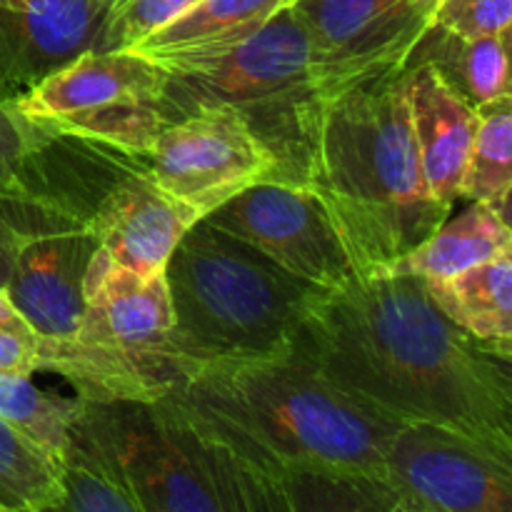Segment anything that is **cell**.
Listing matches in <instances>:
<instances>
[{"mask_svg": "<svg viewBox=\"0 0 512 512\" xmlns=\"http://www.w3.org/2000/svg\"><path fill=\"white\" fill-rule=\"evenodd\" d=\"M290 348L393 423L440 425L512 453V350L460 330L423 278L368 270L325 290Z\"/></svg>", "mask_w": 512, "mask_h": 512, "instance_id": "1", "label": "cell"}, {"mask_svg": "<svg viewBox=\"0 0 512 512\" xmlns=\"http://www.w3.org/2000/svg\"><path fill=\"white\" fill-rule=\"evenodd\" d=\"M163 403L203 438L270 473L355 470L383 478L393 420L323 378L293 348L183 370Z\"/></svg>", "mask_w": 512, "mask_h": 512, "instance_id": "2", "label": "cell"}, {"mask_svg": "<svg viewBox=\"0 0 512 512\" xmlns=\"http://www.w3.org/2000/svg\"><path fill=\"white\" fill-rule=\"evenodd\" d=\"M310 188L360 273L400 260L448 220L420 168L405 70L325 103Z\"/></svg>", "mask_w": 512, "mask_h": 512, "instance_id": "3", "label": "cell"}, {"mask_svg": "<svg viewBox=\"0 0 512 512\" xmlns=\"http://www.w3.org/2000/svg\"><path fill=\"white\" fill-rule=\"evenodd\" d=\"M165 285L180 375L213 360L285 353L325 293L205 218L168 258Z\"/></svg>", "mask_w": 512, "mask_h": 512, "instance_id": "4", "label": "cell"}, {"mask_svg": "<svg viewBox=\"0 0 512 512\" xmlns=\"http://www.w3.org/2000/svg\"><path fill=\"white\" fill-rule=\"evenodd\" d=\"M165 80L160 120L228 108L275 160V180L310 188L325 100L310 70V45L288 3L243 43L215 55L155 63Z\"/></svg>", "mask_w": 512, "mask_h": 512, "instance_id": "5", "label": "cell"}, {"mask_svg": "<svg viewBox=\"0 0 512 512\" xmlns=\"http://www.w3.org/2000/svg\"><path fill=\"white\" fill-rule=\"evenodd\" d=\"M40 370L60 375L88 403L163 400L180 380L165 273L138 275L98 248L78 328L40 348Z\"/></svg>", "mask_w": 512, "mask_h": 512, "instance_id": "6", "label": "cell"}, {"mask_svg": "<svg viewBox=\"0 0 512 512\" xmlns=\"http://www.w3.org/2000/svg\"><path fill=\"white\" fill-rule=\"evenodd\" d=\"M90 208L53 188L0 203L3 290L38 330L43 345L68 340L83 315L85 275L100 248Z\"/></svg>", "mask_w": 512, "mask_h": 512, "instance_id": "7", "label": "cell"}, {"mask_svg": "<svg viewBox=\"0 0 512 512\" xmlns=\"http://www.w3.org/2000/svg\"><path fill=\"white\" fill-rule=\"evenodd\" d=\"M165 73L135 50H85L45 75L15 103L63 138L140 163L163 128L158 98Z\"/></svg>", "mask_w": 512, "mask_h": 512, "instance_id": "8", "label": "cell"}, {"mask_svg": "<svg viewBox=\"0 0 512 512\" xmlns=\"http://www.w3.org/2000/svg\"><path fill=\"white\" fill-rule=\"evenodd\" d=\"M73 435L143 512H223L193 430L163 400H80Z\"/></svg>", "mask_w": 512, "mask_h": 512, "instance_id": "9", "label": "cell"}, {"mask_svg": "<svg viewBox=\"0 0 512 512\" xmlns=\"http://www.w3.org/2000/svg\"><path fill=\"white\" fill-rule=\"evenodd\" d=\"M310 45V70L328 100L398 75L433 25L418 0H290Z\"/></svg>", "mask_w": 512, "mask_h": 512, "instance_id": "10", "label": "cell"}, {"mask_svg": "<svg viewBox=\"0 0 512 512\" xmlns=\"http://www.w3.org/2000/svg\"><path fill=\"white\" fill-rule=\"evenodd\" d=\"M383 480L408 512H512V453L440 425H400Z\"/></svg>", "mask_w": 512, "mask_h": 512, "instance_id": "11", "label": "cell"}, {"mask_svg": "<svg viewBox=\"0 0 512 512\" xmlns=\"http://www.w3.org/2000/svg\"><path fill=\"white\" fill-rule=\"evenodd\" d=\"M205 220L320 290H340L363 275L323 200L305 185L263 180Z\"/></svg>", "mask_w": 512, "mask_h": 512, "instance_id": "12", "label": "cell"}, {"mask_svg": "<svg viewBox=\"0 0 512 512\" xmlns=\"http://www.w3.org/2000/svg\"><path fill=\"white\" fill-rule=\"evenodd\" d=\"M140 165L158 188L200 215L263 180H275V160L253 130L228 108H205L170 120Z\"/></svg>", "mask_w": 512, "mask_h": 512, "instance_id": "13", "label": "cell"}, {"mask_svg": "<svg viewBox=\"0 0 512 512\" xmlns=\"http://www.w3.org/2000/svg\"><path fill=\"white\" fill-rule=\"evenodd\" d=\"M105 15V0H0V103L85 50H100Z\"/></svg>", "mask_w": 512, "mask_h": 512, "instance_id": "14", "label": "cell"}, {"mask_svg": "<svg viewBox=\"0 0 512 512\" xmlns=\"http://www.w3.org/2000/svg\"><path fill=\"white\" fill-rule=\"evenodd\" d=\"M203 215L153 183L135 160L90 208V225L110 260L138 275L165 273L183 235Z\"/></svg>", "mask_w": 512, "mask_h": 512, "instance_id": "15", "label": "cell"}, {"mask_svg": "<svg viewBox=\"0 0 512 512\" xmlns=\"http://www.w3.org/2000/svg\"><path fill=\"white\" fill-rule=\"evenodd\" d=\"M405 85L425 183L440 205L453 210L460 200L465 165L478 130V108L428 60H410Z\"/></svg>", "mask_w": 512, "mask_h": 512, "instance_id": "16", "label": "cell"}, {"mask_svg": "<svg viewBox=\"0 0 512 512\" xmlns=\"http://www.w3.org/2000/svg\"><path fill=\"white\" fill-rule=\"evenodd\" d=\"M285 3L288 0H198L130 50L153 63L215 55L258 33Z\"/></svg>", "mask_w": 512, "mask_h": 512, "instance_id": "17", "label": "cell"}, {"mask_svg": "<svg viewBox=\"0 0 512 512\" xmlns=\"http://www.w3.org/2000/svg\"><path fill=\"white\" fill-rule=\"evenodd\" d=\"M425 288L460 330L512 350V250L450 278L425 280Z\"/></svg>", "mask_w": 512, "mask_h": 512, "instance_id": "18", "label": "cell"}, {"mask_svg": "<svg viewBox=\"0 0 512 512\" xmlns=\"http://www.w3.org/2000/svg\"><path fill=\"white\" fill-rule=\"evenodd\" d=\"M503 250H512L508 220L500 218L488 205L470 203L458 218L445 220L418 248L380 270L438 280L485 263Z\"/></svg>", "mask_w": 512, "mask_h": 512, "instance_id": "19", "label": "cell"}, {"mask_svg": "<svg viewBox=\"0 0 512 512\" xmlns=\"http://www.w3.org/2000/svg\"><path fill=\"white\" fill-rule=\"evenodd\" d=\"M410 60L433 63L475 108L500 95H510V33L458 38L430 25Z\"/></svg>", "mask_w": 512, "mask_h": 512, "instance_id": "20", "label": "cell"}, {"mask_svg": "<svg viewBox=\"0 0 512 512\" xmlns=\"http://www.w3.org/2000/svg\"><path fill=\"white\" fill-rule=\"evenodd\" d=\"M512 95L478 105V130L465 165L460 198L493 208L510 223Z\"/></svg>", "mask_w": 512, "mask_h": 512, "instance_id": "21", "label": "cell"}, {"mask_svg": "<svg viewBox=\"0 0 512 512\" xmlns=\"http://www.w3.org/2000/svg\"><path fill=\"white\" fill-rule=\"evenodd\" d=\"M290 512H408L380 475L355 470L280 473Z\"/></svg>", "mask_w": 512, "mask_h": 512, "instance_id": "22", "label": "cell"}, {"mask_svg": "<svg viewBox=\"0 0 512 512\" xmlns=\"http://www.w3.org/2000/svg\"><path fill=\"white\" fill-rule=\"evenodd\" d=\"M63 135L50 125L30 120L15 100L0 103V203L50 188L45 160Z\"/></svg>", "mask_w": 512, "mask_h": 512, "instance_id": "23", "label": "cell"}, {"mask_svg": "<svg viewBox=\"0 0 512 512\" xmlns=\"http://www.w3.org/2000/svg\"><path fill=\"white\" fill-rule=\"evenodd\" d=\"M78 398L43 393L30 378H0V420L63 463L73 440Z\"/></svg>", "mask_w": 512, "mask_h": 512, "instance_id": "24", "label": "cell"}, {"mask_svg": "<svg viewBox=\"0 0 512 512\" xmlns=\"http://www.w3.org/2000/svg\"><path fill=\"white\" fill-rule=\"evenodd\" d=\"M63 463L0 420V503L48 512L60 503Z\"/></svg>", "mask_w": 512, "mask_h": 512, "instance_id": "25", "label": "cell"}, {"mask_svg": "<svg viewBox=\"0 0 512 512\" xmlns=\"http://www.w3.org/2000/svg\"><path fill=\"white\" fill-rule=\"evenodd\" d=\"M63 495L48 512H143L73 435L63 458Z\"/></svg>", "mask_w": 512, "mask_h": 512, "instance_id": "26", "label": "cell"}, {"mask_svg": "<svg viewBox=\"0 0 512 512\" xmlns=\"http://www.w3.org/2000/svg\"><path fill=\"white\" fill-rule=\"evenodd\" d=\"M198 0H118L103 23L100 50H130Z\"/></svg>", "mask_w": 512, "mask_h": 512, "instance_id": "27", "label": "cell"}, {"mask_svg": "<svg viewBox=\"0 0 512 512\" xmlns=\"http://www.w3.org/2000/svg\"><path fill=\"white\" fill-rule=\"evenodd\" d=\"M433 25L458 38H485L512 30V0H440Z\"/></svg>", "mask_w": 512, "mask_h": 512, "instance_id": "28", "label": "cell"}, {"mask_svg": "<svg viewBox=\"0 0 512 512\" xmlns=\"http://www.w3.org/2000/svg\"><path fill=\"white\" fill-rule=\"evenodd\" d=\"M38 330L0 288V378H30L40 370Z\"/></svg>", "mask_w": 512, "mask_h": 512, "instance_id": "29", "label": "cell"}, {"mask_svg": "<svg viewBox=\"0 0 512 512\" xmlns=\"http://www.w3.org/2000/svg\"><path fill=\"white\" fill-rule=\"evenodd\" d=\"M5 280V225L3 218H0V288H3Z\"/></svg>", "mask_w": 512, "mask_h": 512, "instance_id": "30", "label": "cell"}, {"mask_svg": "<svg viewBox=\"0 0 512 512\" xmlns=\"http://www.w3.org/2000/svg\"><path fill=\"white\" fill-rule=\"evenodd\" d=\"M418 3H420V5H425V8L433 10V13H435V8H438L440 0H418Z\"/></svg>", "mask_w": 512, "mask_h": 512, "instance_id": "31", "label": "cell"}, {"mask_svg": "<svg viewBox=\"0 0 512 512\" xmlns=\"http://www.w3.org/2000/svg\"><path fill=\"white\" fill-rule=\"evenodd\" d=\"M0 512H30V510H20V508H8V505L0 503Z\"/></svg>", "mask_w": 512, "mask_h": 512, "instance_id": "32", "label": "cell"}, {"mask_svg": "<svg viewBox=\"0 0 512 512\" xmlns=\"http://www.w3.org/2000/svg\"><path fill=\"white\" fill-rule=\"evenodd\" d=\"M105 3H108V10H110V8H113L115 3H118V0H105Z\"/></svg>", "mask_w": 512, "mask_h": 512, "instance_id": "33", "label": "cell"}, {"mask_svg": "<svg viewBox=\"0 0 512 512\" xmlns=\"http://www.w3.org/2000/svg\"><path fill=\"white\" fill-rule=\"evenodd\" d=\"M3 3H23V0H3Z\"/></svg>", "mask_w": 512, "mask_h": 512, "instance_id": "34", "label": "cell"}]
</instances>
